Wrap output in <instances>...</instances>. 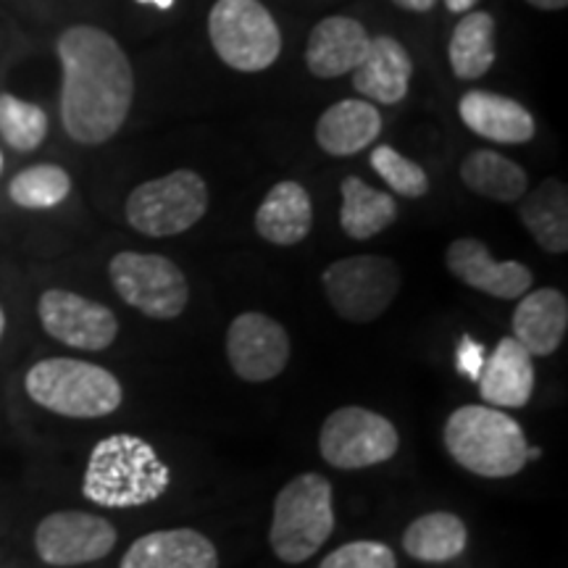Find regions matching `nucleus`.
<instances>
[{
  "instance_id": "nucleus-4",
  "label": "nucleus",
  "mask_w": 568,
  "mask_h": 568,
  "mask_svg": "<svg viewBox=\"0 0 568 568\" xmlns=\"http://www.w3.org/2000/svg\"><path fill=\"white\" fill-rule=\"evenodd\" d=\"M27 395L67 418H103L122 406L124 393L109 368L77 358H45L27 372Z\"/></svg>"
},
{
  "instance_id": "nucleus-7",
  "label": "nucleus",
  "mask_w": 568,
  "mask_h": 568,
  "mask_svg": "<svg viewBox=\"0 0 568 568\" xmlns=\"http://www.w3.org/2000/svg\"><path fill=\"white\" fill-rule=\"evenodd\" d=\"M209 38L219 59L237 71H264L282 51L280 27L258 0H216Z\"/></svg>"
},
{
  "instance_id": "nucleus-31",
  "label": "nucleus",
  "mask_w": 568,
  "mask_h": 568,
  "mask_svg": "<svg viewBox=\"0 0 568 568\" xmlns=\"http://www.w3.org/2000/svg\"><path fill=\"white\" fill-rule=\"evenodd\" d=\"M318 568H397V558L385 542L358 539L329 552Z\"/></svg>"
},
{
  "instance_id": "nucleus-14",
  "label": "nucleus",
  "mask_w": 568,
  "mask_h": 568,
  "mask_svg": "<svg viewBox=\"0 0 568 568\" xmlns=\"http://www.w3.org/2000/svg\"><path fill=\"white\" fill-rule=\"evenodd\" d=\"M445 264L456 280L500 301H516L531 290L529 266L518 261H495L481 240L460 237L450 243L445 251Z\"/></svg>"
},
{
  "instance_id": "nucleus-16",
  "label": "nucleus",
  "mask_w": 568,
  "mask_h": 568,
  "mask_svg": "<svg viewBox=\"0 0 568 568\" xmlns=\"http://www.w3.org/2000/svg\"><path fill=\"white\" fill-rule=\"evenodd\" d=\"M119 568H219V550L195 529H161L134 539Z\"/></svg>"
},
{
  "instance_id": "nucleus-35",
  "label": "nucleus",
  "mask_w": 568,
  "mask_h": 568,
  "mask_svg": "<svg viewBox=\"0 0 568 568\" xmlns=\"http://www.w3.org/2000/svg\"><path fill=\"white\" fill-rule=\"evenodd\" d=\"M529 6H535V9H542V11H560L566 9L568 0H527Z\"/></svg>"
},
{
  "instance_id": "nucleus-10",
  "label": "nucleus",
  "mask_w": 568,
  "mask_h": 568,
  "mask_svg": "<svg viewBox=\"0 0 568 568\" xmlns=\"http://www.w3.org/2000/svg\"><path fill=\"white\" fill-rule=\"evenodd\" d=\"M400 437L389 418L361 406L337 408L326 416L318 435L322 458L335 468H368L395 458Z\"/></svg>"
},
{
  "instance_id": "nucleus-38",
  "label": "nucleus",
  "mask_w": 568,
  "mask_h": 568,
  "mask_svg": "<svg viewBox=\"0 0 568 568\" xmlns=\"http://www.w3.org/2000/svg\"><path fill=\"white\" fill-rule=\"evenodd\" d=\"M0 172H3V153H0Z\"/></svg>"
},
{
  "instance_id": "nucleus-27",
  "label": "nucleus",
  "mask_w": 568,
  "mask_h": 568,
  "mask_svg": "<svg viewBox=\"0 0 568 568\" xmlns=\"http://www.w3.org/2000/svg\"><path fill=\"white\" fill-rule=\"evenodd\" d=\"M447 59L458 80L485 77L495 63V19L487 11H468L453 30Z\"/></svg>"
},
{
  "instance_id": "nucleus-2",
  "label": "nucleus",
  "mask_w": 568,
  "mask_h": 568,
  "mask_svg": "<svg viewBox=\"0 0 568 568\" xmlns=\"http://www.w3.org/2000/svg\"><path fill=\"white\" fill-rule=\"evenodd\" d=\"M172 471L151 443L134 435H111L92 447L82 495L103 508H140L169 489Z\"/></svg>"
},
{
  "instance_id": "nucleus-5",
  "label": "nucleus",
  "mask_w": 568,
  "mask_h": 568,
  "mask_svg": "<svg viewBox=\"0 0 568 568\" xmlns=\"http://www.w3.org/2000/svg\"><path fill=\"white\" fill-rule=\"evenodd\" d=\"M335 531L332 485L322 474H301L280 489L268 542L284 564H305Z\"/></svg>"
},
{
  "instance_id": "nucleus-9",
  "label": "nucleus",
  "mask_w": 568,
  "mask_h": 568,
  "mask_svg": "<svg viewBox=\"0 0 568 568\" xmlns=\"http://www.w3.org/2000/svg\"><path fill=\"white\" fill-rule=\"evenodd\" d=\"M116 295L140 314L169 322L187 308L190 284L174 261L155 253H116L109 264Z\"/></svg>"
},
{
  "instance_id": "nucleus-13",
  "label": "nucleus",
  "mask_w": 568,
  "mask_h": 568,
  "mask_svg": "<svg viewBox=\"0 0 568 568\" xmlns=\"http://www.w3.org/2000/svg\"><path fill=\"white\" fill-rule=\"evenodd\" d=\"M226 358L243 382L276 379L290 361V337L272 316L247 311L230 324Z\"/></svg>"
},
{
  "instance_id": "nucleus-26",
  "label": "nucleus",
  "mask_w": 568,
  "mask_h": 568,
  "mask_svg": "<svg viewBox=\"0 0 568 568\" xmlns=\"http://www.w3.org/2000/svg\"><path fill=\"white\" fill-rule=\"evenodd\" d=\"M339 190H343L339 224L347 237L372 240L395 224L397 203L387 193H379L372 184H366L361 176H345Z\"/></svg>"
},
{
  "instance_id": "nucleus-25",
  "label": "nucleus",
  "mask_w": 568,
  "mask_h": 568,
  "mask_svg": "<svg viewBox=\"0 0 568 568\" xmlns=\"http://www.w3.org/2000/svg\"><path fill=\"white\" fill-rule=\"evenodd\" d=\"M468 529L456 514L435 510L403 531V550L422 564H447L466 550Z\"/></svg>"
},
{
  "instance_id": "nucleus-11",
  "label": "nucleus",
  "mask_w": 568,
  "mask_h": 568,
  "mask_svg": "<svg viewBox=\"0 0 568 568\" xmlns=\"http://www.w3.org/2000/svg\"><path fill=\"white\" fill-rule=\"evenodd\" d=\"M116 527L109 518L84 510H55L38 524L34 550L55 568L95 564L116 548Z\"/></svg>"
},
{
  "instance_id": "nucleus-21",
  "label": "nucleus",
  "mask_w": 568,
  "mask_h": 568,
  "mask_svg": "<svg viewBox=\"0 0 568 568\" xmlns=\"http://www.w3.org/2000/svg\"><path fill=\"white\" fill-rule=\"evenodd\" d=\"M314 224V205L303 184L280 182L268 190L255 211V232L272 245H297L308 237Z\"/></svg>"
},
{
  "instance_id": "nucleus-15",
  "label": "nucleus",
  "mask_w": 568,
  "mask_h": 568,
  "mask_svg": "<svg viewBox=\"0 0 568 568\" xmlns=\"http://www.w3.org/2000/svg\"><path fill=\"white\" fill-rule=\"evenodd\" d=\"M372 45L366 27L351 17H329L311 30L305 63L318 80H335L358 69Z\"/></svg>"
},
{
  "instance_id": "nucleus-22",
  "label": "nucleus",
  "mask_w": 568,
  "mask_h": 568,
  "mask_svg": "<svg viewBox=\"0 0 568 568\" xmlns=\"http://www.w3.org/2000/svg\"><path fill=\"white\" fill-rule=\"evenodd\" d=\"M382 132V113L368 101H339L329 105L316 124V142L324 153L329 155H355L379 138Z\"/></svg>"
},
{
  "instance_id": "nucleus-30",
  "label": "nucleus",
  "mask_w": 568,
  "mask_h": 568,
  "mask_svg": "<svg viewBox=\"0 0 568 568\" xmlns=\"http://www.w3.org/2000/svg\"><path fill=\"white\" fill-rule=\"evenodd\" d=\"M372 166L374 172L387 182V187L393 193L403 197H424L429 193V176L416 161L406 159L389 145L374 148L372 153Z\"/></svg>"
},
{
  "instance_id": "nucleus-28",
  "label": "nucleus",
  "mask_w": 568,
  "mask_h": 568,
  "mask_svg": "<svg viewBox=\"0 0 568 568\" xmlns=\"http://www.w3.org/2000/svg\"><path fill=\"white\" fill-rule=\"evenodd\" d=\"M71 193V176L55 163H34L13 176L9 197L19 209L45 211L63 203Z\"/></svg>"
},
{
  "instance_id": "nucleus-6",
  "label": "nucleus",
  "mask_w": 568,
  "mask_h": 568,
  "mask_svg": "<svg viewBox=\"0 0 568 568\" xmlns=\"http://www.w3.org/2000/svg\"><path fill=\"white\" fill-rule=\"evenodd\" d=\"M209 187L193 169H176L161 180L142 182L126 197V222L145 237H172L201 222Z\"/></svg>"
},
{
  "instance_id": "nucleus-18",
  "label": "nucleus",
  "mask_w": 568,
  "mask_h": 568,
  "mask_svg": "<svg viewBox=\"0 0 568 568\" xmlns=\"http://www.w3.org/2000/svg\"><path fill=\"white\" fill-rule=\"evenodd\" d=\"M458 113L464 124L479 138L500 145H521L535 138V116L514 98L487 90H471L460 98Z\"/></svg>"
},
{
  "instance_id": "nucleus-19",
  "label": "nucleus",
  "mask_w": 568,
  "mask_h": 568,
  "mask_svg": "<svg viewBox=\"0 0 568 568\" xmlns=\"http://www.w3.org/2000/svg\"><path fill=\"white\" fill-rule=\"evenodd\" d=\"M531 355L514 337H503L479 374V395L493 408H524L535 393Z\"/></svg>"
},
{
  "instance_id": "nucleus-8",
  "label": "nucleus",
  "mask_w": 568,
  "mask_h": 568,
  "mask_svg": "<svg viewBox=\"0 0 568 568\" xmlns=\"http://www.w3.org/2000/svg\"><path fill=\"white\" fill-rule=\"evenodd\" d=\"M322 282L337 316L368 324L385 316L400 293V268L385 255H351L326 268Z\"/></svg>"
},
{
  "instance_id": "nucleus-20",
  "label": "nucleus",
  "mask_w": 568,
  "mask_h": 568,
  "mask_svg": "<svg viewBox=\"0 0 568 568\" xmlns=\"http://www.w3.org/2000/svg\"><path fill=\"white\" fill-rule=\"evenodd\" d=\"M568 329V301L552 287L521 295L514 311V339L531 358L552 355Z\"/></svg>"
},
{
  "instance_id": "nucleus-36",
  "label": "nucleus",
  "mask_w": 568,
  "mask_h": 568,
  "mask_svg": "<svg viewBox=\"0 0 568 568\" xmlns=\"http://www.w3.org/2000/svg\"><path fill=\"white\" fill-rule=\"evenodd\" d=\"M138 3H153V6H159V9H172L174 0H138Z\"/></svg>"
},
{
  "instance_id": "nucleus-1",
  "label": "nucleus",
  "mask_w": 568,
  "mask_h": 568,
  "mask_svg": "<svg viewBox=\"0 0 568 568\" xmlns=\"http://www.w3.org/2000/svg\"><path fill=\"white\" fill-rule=\"evenodd\" d=\"M55 51L63 69V130L80 145H101L122 130L132 109V63L109 32L90 24L61 32Z\"/></svg>"
},
{
  "instance_id": "nucleus-3",
  "label": "nucleus",
  "mask_w": 568,
  "mask_h": 568,
  "mask_svg": "<svg viewBox=\"0 0 568 568\" xmlns=\"http://www.w3.org/2000/svg\"><path fill=\"white\" fill-rule=\"evenodd\" d=\"M445 447L458 466L485 479L524 471L529 439L516 418L493 406H460L445 424Z\"/></svg>"
},
{
  "instance_id": "nucleus-33",
  "label": "nucleus",
  "mask_w": 568,
  "mask_h": 568,
  "mask_svg": "<svg viewBox=\"0 0 568 568\" xmlns=\"http://www.w3.org/2000/svg\"><path fill=\"white\" fill-rule=\"evenodd\" d=\"M395 6H400V9L406 11H416V13H424V11H432L437 6V0H393Z\"/></svg>"
},
{
  "instance_id": "nucleus-37",
  "label": "nucleus",
  "mask_w": 568,
  "mask_h": 568,
  "mask_svg": "<svg viewBox=\"0 0 568 568\" xmlns=\"http://www.w3.org/2000/svg\"><path fill=\"white\" fill-rule=\"evenodd\" d=\"M3 332H6V314H3V305H0V339H3Z\"/></svg>"
},
{
  "instance_id": "nucleus-24",
  "label": "nucleus",
  "mask_w": 568,
  "mask_h": 568,
  "mask_svg": "<svg viewBox=\"0 0 568 568\" xmlns=\"http://www.w3.org/2000/svg\"><path fill=\"white\" fill-rule=\"evenodd\" d=\"M460 180L466 182L471 193L497 203L521 201L524 193L529 190L527 172L516 161L495 151H487V148L466 155L464 163H460Z\"/></svg>"
},
{
  "instance_id": "nucleus-23",
  "label": "nucleus",
  "mask_w": 568,
  "mask_h": 568,
  "mask_svg": "<svg viewBox=\"0 0 568 568\" xmlns=\"http://www.w3.org/2000/svg\"><path fill=\"white\" fill-rule=\"evenodd\" d=\"M518 216L545 253L568 251V190L560 180H545L527 190Z\"/></svg>"
},
{
  "instance_id": "nucleus-17",
  "label": "nucleus",
  "mask_w": 568,
  "mask_h": 568,
  "mask_svg": "<svg viewBox=\"0 0 568 568\" xmlns=\"http://www.w3.org/2000/svg\"><path fill=\"white\" fill-rule=\"evenodd\" d=\"M410 77H414V61L400 40L374 38L372 45L353 71V88L364 95V101L395 105L408 95Z\"/></svg>"
},
{
  "instance_id": "nucleus-34",
  "label": "nucleus",
  "mask_w": 568,
  "mask_h": 568,
  "mask_svg": "<svg viewBox=\"0 0 568 568\" xmlns=\"http://www.w3.org/2000/svg\"><path fill=\"white\" fill-rule=\"evenodd\" d=\"M477 3H479V0H445L447 11H450V13H468Z\"/></svg>"
},
{
  "instance_id": "nucleus-12",
  "label": "nucleus",
  "mask_w": 568,
  "mask_h": 568,
  "mask_svg": "<svg viewBox=\"0 0 568 568\" xmlns=\"http://www.w3.org/2000/svg\"><path fill=\"white\" fill-rule=\"evenodd\" d=\"M38 316L48 335L77 351H105L119 335L116 314L109 305L69 290H45L40 295Z\"/></svg>"
},
{
  "instance_id": "nucleus-32",
  "label": "nucleus",
  "mask_w": 568,
  "mask_h": 568,
  "mask_svg": "<svg viewBox=\"0 0 568 568\" xmlns=\"http://www.w3.org/2000/svg\"><path fill=\"white\" fill-rule=\"evenodd\" d=\"M458 372L466 374L468 379H479L481 368H485V347H481L479 343H474L471 337H464L460 339L458 345Z\"/></svg>"
},
{
  "instance_id": "nucleus-29",
  "label": "nucleus",
  "mask_w": 568,
  "mask_h": 568,
  "mask_svg": "<svg viewBox=\"0 0 568 568\" xmlns=\"http://www.w3.org/2000/svg\"><path fill=\"white\" fill-rule=\"evenodd\" d=\"M0 138L19 153L38 151L42 140L48 138V113L40 105L3 92L0 95Z\"/></svg>"
}]
</instances>
